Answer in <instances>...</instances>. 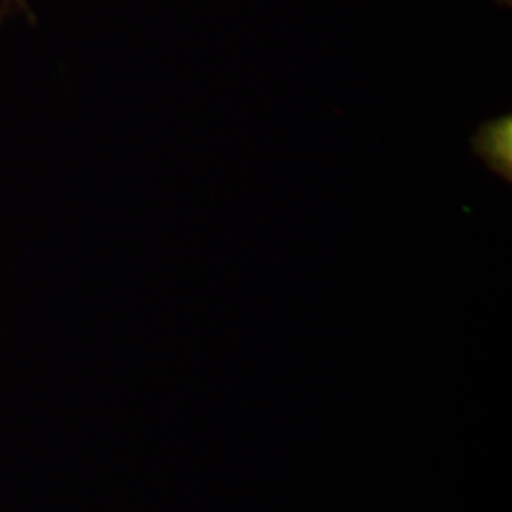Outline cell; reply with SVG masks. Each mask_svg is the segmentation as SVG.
<instances>
[{
    "label": "cell",
    "instance_id": "cell-1",
    "mask_svg": "<svg viewBox=\"0 0 512 512\" xmlns=\"http://www.w3.org/2000/svg\"><path fill=\"white\" fill-rule=\"evenodd\" d=\"M501 2H505V4H511V0H501Z\"/></svg>",
    "mask_w": 512,
    "mask_h": 512
}]
</instances>
